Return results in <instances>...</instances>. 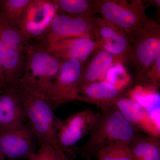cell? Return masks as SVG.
I'll return each mask as SVG.
<instances>
[{
    "label": "cell",
    "mask_w": 160,
    "mask_h": 160,
    "mask_svg": "<svg viewBox=\"0 0 160 160\" xmlns=\"http://www.w3.org/2000/svg\"><path fill=\"white\" fill-rule=\"evenodd\" d=\"M137 130L114 105L100 113L88 139L77 152L87 160H92L106 146L116 143L129 145L138 135Z\"/></svg>",
    "instance_id": "6da1fadb"
},
{
    "label": "cell",
    "mask_w": 160,
    "mask_h": 160,
    "mask_svg": "<svg viewBox=\"0 0 160 160\" xmlns=\"http://www.w3.org/2000/svg\"><path fill=\"white\" fill-rule=\"evenodd\" d=\"M13 86L22 102L27 120L40 145L49 144L63 159L70 160L58 143L57 125L59 118L55 115L54 109L50 101L19 83Z\"/></svg>",
    "instance_id": "7a4b0ae2"
},
{
    "label": "cell",
    "mask_w": 160,
    "mask_h": 160,
    "mask_svg": "<svg viewBox=\"0 0 160 160\" xmlns=\"http://www.w3.org/2000/svg\"><path fill=\"white\" fill-rule=\"evenodd\" d=\"M61 63L62 61L42 43L31 41L27 49L23 74L17 83L42 95L52 104V89Z\"/></svg>",
    "instance_id": "3957f363"
},
{
    "label": "cell",
    "mask_w": 160,
    "mask_h": 160,
    "mask_svg": "<svg viewBox=\"0 0 160 160\" xmlns=\"http://www.w3.org/2000/svg\"><path fill=\"white\" fill-rule=\"evenodd\" d=\"M31 41L19 28L0 22V53L6 86H13L22 76Z\"/></svg>",
    "instance_id": "277c9868"
},
{
    "label": "cell",
    "mask_w": 160,
    "mask_h": 160,
    "mask_svg": "<svg viewBox=\"0 0 160 160\" xmlns=\"http://www.w3.org/2000/svg\"><path fill=\"white\" fill-rule=\"evenodd\" d=\"M95 11L104 19L119 26L129 39L149 20L142 1L93 0ZM131 42V41H130Z\"/></svg>",
    "instance_id": "5b68a950"
},
{
    "label": "cell",
    "mask_w": 160,
    "mask_h": 160,
    "mask_svg": "<svg viewBox=\"0 0 160 160\" xmlns=\"http://www.w3.org/2000/svg\"><path fill=\"white\" fill-rule=\"evenodd\" d=\"M132 48L127 62L134 69L137 80L160 58V27L149 19L130 40Z\"/></svg>",
    "instance_id": "8992f818"
},
{
    "label": "cell",
    "mask_w": 160,
    "mask_h": 160,
    "mask_svg": "<svg viewBox=\"0 0 160 160\" xmlns=\"http://www.w3.org/2000/svg\"><path fill=\"white\" fill-rule=\"evenodd\" d=\"M95 14L72 15L58 13L49 28L38 39L42 43L72 37L87 38L99 41V35Z\"/></svg>",
    "instance_id": "52a82bcc"
},
{
    "label": "cell",
    "mask_w": 160,
    "mask_h": 160,
    "mask_svg": "<svg viewBox=\"0 0 160 160\" xmlns=\"http://www.w3.org/2000/svg\"><path fill=\"white\" fill-rule=\"evenodd\" d=\"M99 114L91 109H87L71 115L63 121L59 119L58 143L66 156L69 150L80 140L89 134Z\"/></svg>",
    "instance_id": "ba28073f"
},
{
    "label": "cell",
    "mask_w": 160,
    "mask_h": 160,
    "mask_svg": "<svg viewBox=\"0 0 160 160\" xmlns=\"http://www.w3.org/2000/svg\"><path fill=\"white\" fill-rule=\"evenodd\" d=\"M83 70L84 63L77 60L62 61L52 89L51 101L54 109L65 103L76 101Z\"/></svg>",
    "instance_id": "9c48e42d"
},
{
    "label": "cell",
    "mask_w": 160,
    "mask_h": 160,
    "mask_svg": "<svg viewBox=\"0 0 160 160\" xmlns=\"http://www.w3.org/2000/svg\"><path fill=\"white\" fill-rule=\"evenodd\" d=\"M38 141L29 123L0 131V152L11 160L27 159L37 151Z\"/></svg>",
    "instance_id": "30bf717a"
},
{
    "label": "cell",
    "mask_w": 160,
    "mask_h": 160,
    "mask_svg": "<svg viewBox=\"0 0 160 160\" xmlns=\"http://www.w3.org/2000/svg\"><path fill=\"white\" fill-rule=\"evenodd\" d=\"M57 13L52 0H32L23 13L18 28L31 41L38 39Z\"/></svg>",
    "instance_id": "8fae6325"
},
{
    "label": "cell",
    "mask_w": 160,
    "mask_h": 160,
    "mask_svg": "<svg viewBox=\"0 0 160 160\" xmlns=\"http://www.w3.org/2000/svg\"><path fill=\"white\" fill-rule=\"evenodd\" d=\"M96 23L99 35L100 47L113 56L116 62H127L132 48L126 32L117 25L96 17Z\"/></svg>",
    "instance_id": "7c38bea8"
},
{
    "label": "cell",
    "mask_w": 160,
    "mask_h": 160,
    "mask_svg": "<svg viewBox=\"0 0 160 160\" xmlns=\"http://www.w3.org/2000/svg\"><path fill=\"white\" fill-rule=\"evenodd\" d=\"M42 44L61 61L76 59L83 63L100 46L99 41L82 37L66 38Z\"/></svg>",
    "instance_id": "4fadbf2b"
},
{
    "label": "cell",
    "mask_w": 160,
    "mask_h": 160,
    "mask_svg": "<svg viewBox=\"0 0 160 160\" xmlns=\"http://www.w3.org/2000/svg\"><path fill=\"white\" fill-rule=\"evenodd\" d=\"M26 120L22 102L14 86H5L0 92V131L19 127Z\"/></svg>",
    "instance_id": "5bb4252c"
},
{
    "label": "cell",
    "mask_w": 160,
    "mask_h": 160,
    "mask_svg": "<svg viewBox=\"0 0 160 160\" xmlns=\"http://www.w3.org/2000/svg\"><path fill=\"white\" fill-rule=\"evenodd\" d=\"M124 91L104 81H98L78 89L76 101L92 104L105 111L124 96Z\"/></svg>",
    "instance_id": "9a60e30c"
},
{
    "label": "cell",
    "mask_w": 160,
    "mask_h": 160,
    "mask_svg": "<svg viewBox=\"0 0 160 160\" xmlns=\"http://www.w3.org/2000/svg\"><path fill=\"white\" fill-rule=\"evenodd\" d=\"M115 105L124 117L137 129L148 135L160 138V127L152 119L146 109L129 97L123 96L116 101Z\"/></svg>",
    "instance_id": "2e32d148"
},
{
    "label": "cell",
    "mask_w": 160,
    "mask_h": 160,
    "mask_svg": "<svg viewBox=\"0 0 160 160\" xmlns=\"http://www.w3.org/2000/svg\"><path fill=\"white\" fill-rule=\"evenodd\" d=\"M114 62L112 55L99 47L92 53L91 59L84 68L78 90L92 83L99 81L106 71ZM78 91V90H77Z\"/></svg>",
    "instance_id": "e0dca14e"
},
{
    "label": "cell",
    "mask_w": 160,
    "mask_h": 160,
    "mask_svg": "<svg viewBox=\"0 0 160 160\" xmlns=\"http://www.w3.org/2000/svg\"><path fill=\"white\" fill-rule=\"evenodd\" d=\"M158 89L154 86L140 85L129 92V98L142 106L160 127V96Z\"/></svg>",
    "instance_id": "ac0fdd59"
},
{
    "label": "cell",
    "mask_w": 160,
    "mask_h": 160,
    "mask_svg": "<svg viewBox=\"0 0 160 160\" xmlns=\"http://www.w3.org/2000/svg\"><path fill=\"white\" fill-rule=\"evenodd\" d=\"M32 0H0V22L18 28L23 13Z\"/></svg>",
    "instance_id": "d6986e66"
},
{
    "label": "cell",
    "mask_w": 160,
    "mask_h": 160,
    "mask_svg": "<svg viewBox=\"0 0 160 160\" xmlns=\"http://www.w3.org/2000/svg\"><path fill=\"white\" fill-rule=\"evenodd\" d=\"M58 13L72 15L95 14L93 0H52Z\"/></svg>",
    "instance_id": "ffe728a7"
},
{
    "label": "cell",
    "mask_w": 160,
    "mask_h": 160,
    "mask_svg": "<svg viewBox=\"0 0 160 160\" xmlns=\"http://www.w3.org/2000/svg\"><path fill=\"white\" fill-rule=\"evenodd\" d=\"M102 78V81L109 83L121 89H123L129 84L131 80L124 65L116 62L109 67Z\"/></svg>",
    "instance_id": "44dd1931"
},
{
    "label": "cell",
    "mask_w": 160,
    "mask_h": 160,
    "mask_svg": "<svg viewBox=\"0 0 160 160\" xmlns=\"http://www.w3.org/2000/svg\"><path fill=\"white\" fill-rule=\"evenodd\" d=\"M98 160H133L129 145L112 144L100 149L97 153Z\"/></svg>",
    "instance_id": "7402d4cb"
},
{
    "label": "cell",
    "mask_w": 160,
    "mask_h": 160,
    "mask_svg": "<svg viewBox=\"0 0 160 160\" xmlns=\"http://www.w3.org/2000/svg\"><path fill=\"white\" fill-rule=\"evenodd\" d=\"M141 85L154 86L159 88L160 83V58L150 66L138 81Z\"/></svg>",
    "instance_id": "603a6c76"
},
{
    "label": "cell",
    "mask_w": 160,
    "mask_h": 160,
    "mask_svg": "<svg viewBox=\"0 0 160 160\" xmlns=\"http://www.w3.org/2000/svg\"><path fill=\"white\" fill-rule=\"evenodd\" d=\"M28 160H65L58 154L57 152L52 146L49 144L40 145L39 149H38L33 156Z\"/></svg>",
    "instance_id": "cb8c5ba5"
},
{
    "label": "cell",
    "mask_w": 160,
    "mask_h": 160,
    "mask_svg": "<svg viewBox=\"0 0 160 160\" xmlns=\"http://www.w3.org/2000/svg\"><path fill=\"white\" fill-rule=\"evenodd\" d=\"M140 160H160V139L156 142L149 152Z\"/></svg>",
    "instance_id": "d4e9b609"
},
{
    "label": "cell",
    "mask_w": 160,
    "mask_h": 160,
    "mask_svg": "<svg viewBox=\"0 0 160 160\" xmlns=\"http://www.w3.org/2000/svg\"><path fill=\"white\" fill-rule=\"evenodd\" d=\"M0 82L3 85L6 86L4 74H3L2 66V61H1V53H0Z\"/></svg>",
    "instance_id": "484cf974"
},
{
    "label": "cell",
    "mask_w": 160,
    "mask_h": 160,
    "mask_svg": "<svg viewBox=\"0 0 160 160\" xmlns=\"http://www.w3.org/2000/svg\"><path fill=\"white\" fill-rule=\"evenodd\" d=\"M5 86V85H3V84H2V83L0 82V92L2 90L3 88H4Z\"/></svg>",
    "instance_id": "4316f807"
},
{
    "label": "cell",
    "mask_w": 160,
    "mask_h": 160,
    "mask_svg": "<svg viewBox=\"0 0 160 160\" xmlns=\"http://www.w3.org/2000/svg\"><path fill=\"white\" fill-rule=\"evenodd\" d=\"M5 159L4 156L0 152V160H5Z\"/></svg>",
    "instance_id": "83f0119b"
}]
</instances>
